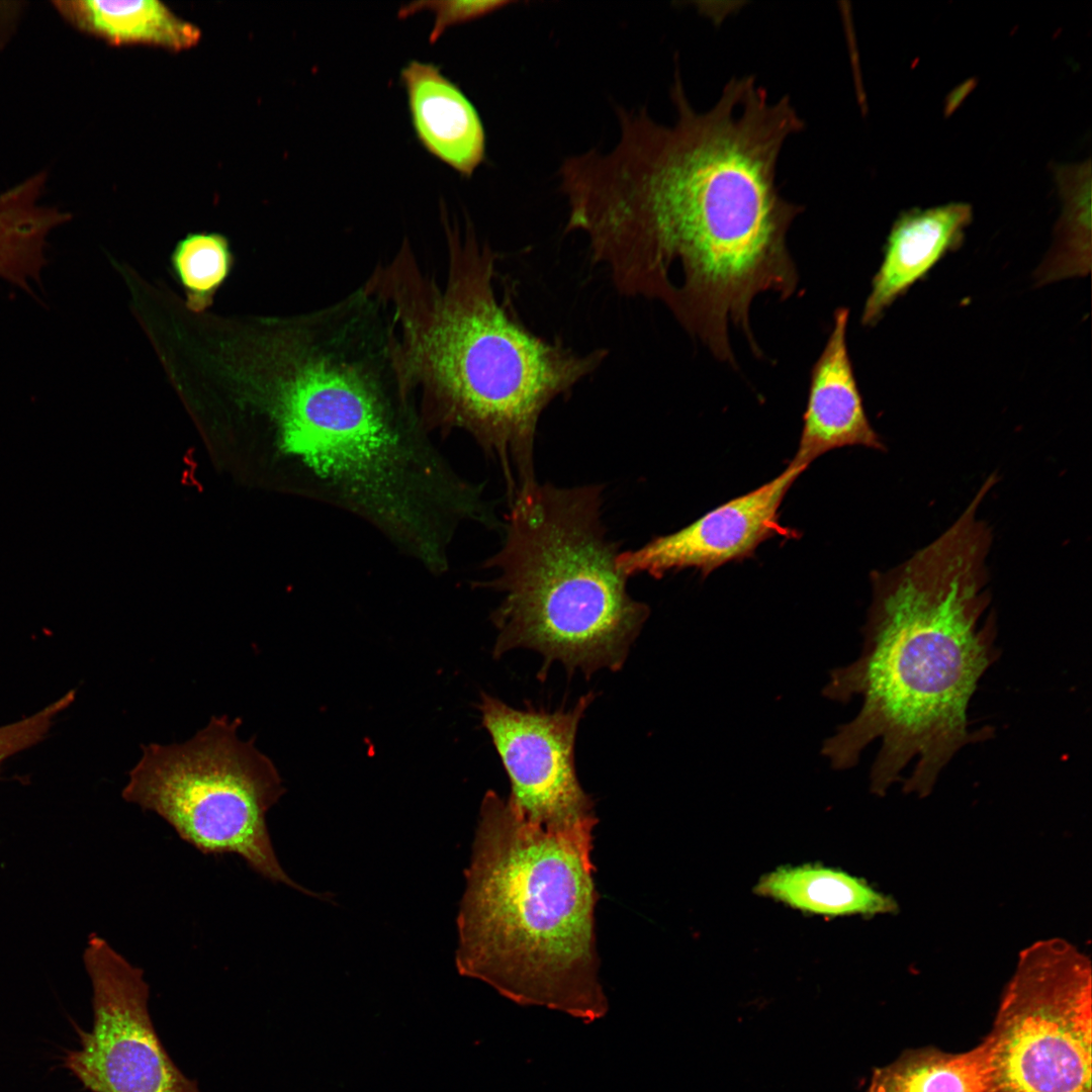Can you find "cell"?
I'll use <instances>...</instances> for the list:
<instances>
[{"instance_id": "16", "label": "cell", "mask_w": 1092, "mask_h": 1092, "mask_svg": "<svg viewBox=\"0 0 1092 1092\" xmlns=\"http://www.w3.org/2000/svg\"><path fill=\"white\" fill-rule=\"evenodd\" d=\"M755 892L795 909L825 916H873L898 910L893 898L864 881L821 866L780 868L763 876Z\"/></svg>"}, {"instance_id": "18", "label": "cell", "mask_w": 1092, "mask_h": 1092, "mask_svg": "<svg viewBox=\"0 0 1092 1092\" xmlns=\"http://www.w3.org/2000/svg\"><path fill=\"white\" fill-rule=\"evenodd\" d=\"M1054 172L1064 210L1058 248L1042 275L1045 280L1083 275L1090 268L1091 162L1057 165Z\"/></svg>"}, {"instance_id": "20", "label": "cell", "mask_w": 1092, "mask_h": 1092, "mask_svg": "<svg viewBox=\"0 0 1092 1092\" xmlns=\"http://www.w3.org/2000/svg\"><path fill=\"white\" fill-rule=\"evenodd\" d=\"M510 3L496 0L415 1L401 5L397 16L404 19L421 11H431L434 22L429 41L434 43L448 28L483 17Z\"/></svg>"}, {"instance_id": "8", "label": "cell", "mask_w": 1092, "mask_h": 1092, "mask_svg": "<svg viewBox=\"0 0 1092 1092\" xmlns=\"http://www.w3.org/2000/svg\"><path fill=\"white\" fill-rule=\"evenodd\" d=\"M1091 962L1063 938L1019 953L978 1044L986 1092H1091Z\"/></svg>"}, {"instance_id": "22", "label": "cell", "mask_w": 1092, "mask_h": 1092, "mask_svg": "<svg viewBox=\"0 0 1092 1092\" xmlns=\"http://www.w3.org/2000/svg\"><path fill=\"white\" fill-rule=\"evenodd\" d=\"M24 9L22 1H0V51L14 36Z\"/></svg>"}, {"instance_id": "6", "label": "cell", "mask_w": 1092, "mask_h": 1092, "mask_svg": "<svg viewBox=\"0 0 1092 1092\" xmlns=\"http://www.w3.org/2000/svg\"><path fill=\"white\" fill-rule=\"evenodd\" d=\"M602 488L535 482L520 491L509 503L502 546L483 565L495 575L481 584L504 595L491 615L493 656L539 652L541 680L554 661L585 678L620 670L649 616L618 567V545L602 521Z\"/></svg>"}, {"instance_id": "3", "label": "cell", "mask_w": 1092, "mask_h": 1092, "mask_svg": "<svg viewBox=\"0 0 1092 1092\" xmlns=\"http://www.w3.org/2000/svg\"><path fill=\"white\" fill-rule=\"evenodd\" d=\"M985 493L935 540L891 570L873 575V600L856 660L831 671L823 695L861 698L857 715L822 746L835 769L854 766L874 740V794L883 796L914 761L906 794H931L939 775L966 745L990 736L970 728L968 708L995 662L996 623L987 556L992 533L978 518Z\"/></svg>"}, {"instance_id": "17", "label": "cell", "mask_w": 1092, "mask_h": 1092, "mask_svg": "<svg viewBox=\"0 0 1092 1092\" xmlns=\"http://www.w3.org/2000/svg\"><path fill=\"white\" fill-rule=\"evenodd\" d=\"M868 1092H986L979 1048L959 1054L930 1046L906 1051L874 1072Z\"/></svg>"}, {"instance_id": "19", "label": "cell", "mask_w": 1092, "mask_h": 1092, "mask_svg": "<svg viewBox=\"0 0 1092 1092\" xmlns=\"http://www.w3.org/2000/svg\"><path fill=\"white\" fill-rule=\"evenodd\" d=\"M172 263L182 284L187 306L201 311L229 275L232 254L228 241L217 234H191L180 241Z\"/></svg>"}, {"instance_id": "21", "label": "cell", "mask_w": 1092, "mask_h": 1092, "mask_svg": "<svg viewBox=\"0 0 1092 1092\" xmlns=\"http://www.w3.org/2000/svg\"><path fill=\"white\" fill-rule=\"evenodd\" d=\"M75 699L71 690L35 714L0 727V766L11 755L35 745L48 734L55 717Z\"/></svg>"}, {"instance_id": "7", "label": "cell", "mask_w": 1092, "mask_h": 1092, "mask_svg": "<svg viewBox=\"0 0 1092 1092\" xmlns=\"http://www.w3.org/2000/svg\"><path fill=\"white\" fill-rule=\"evenodd\" d=\"M241 720L212 716L183 743H150L128 774L122 798L163 818L204 854L234 853L256 874L326 899L281 867L266 821L285 789L254 739L238 736Z\"/></svg>"}, {"instance_id": "10", "label": "cell", "mask_w": 1092, "mask_h": 1092, "mask_svg": "<svg viewBox=\"0 0 1092 1092\" xmlns=\"http://www.w3.org/2000/svg\"><path fill=\"white\" fill-rule=\"evenodd\" d=\"M595 695L567 711L517 710L482 693L481 722L511 784L509 802L532 822L551 828L597 825L594 801L577 779L578 724Z\"/></svg>"}, {"instance_id": "14", "label": "cell", "mask_w": 1092, "mask_h": 1092, "mask_svg": "<svg viewBox=\"0 0 1092 1092\" xmlns=\"http://www.w3.org/2000/svg\"><path fill=\"white\" fill-rule=\"evenodd\" d=\"M967 203H948L903 212L894 222L882 264L872 281L861 324L875 325L884 311L963 242L972 220Z\"/></svg>"}, {"instance_id": "12", "label": "cell", "mask_w": 1092, "mask_h": 1092, "mask_svg": "<svg viewBox=\"0 0 1092 1092\" xmlns=\"http://www.w3.org/2000/svg\"><path fill=\"white\" fill-rule=\"evenodd\" d=\"M849 310L838 307L826 345L814 363L803 428L792 461L806 467L838 448L884 444L867 417L846 345Z\"/></svg>"}, {"instance_id": "15", "label": "cell", "mask_w": 1092, "mask_h": 1092, "mask_svg": "<svg viewBox=\"0 0 1092 1092\" xmlns=\"http://www.w3.org/2000/svg\"><path fill=\"white\" fill-rule=\"evenodd\" d=\"M53 8L80 31L111 43H151L181 50L194 46L198 28L156 0H56Z\"/></svg>"}, {"instance_id": "13", "label": "cell", "mask_w": 1092, "mask_h": 1092, "mask_svg": "<svg viewBox=\"0 0 1092 1092\" xmlns=\"http://www.w3.org/2000/svg\"><path fill=\"white\" fill-rule=\"evenodd\" d=\"M411 121L423 148L470 178L485 160L481 118L463 91L441 69L417 60L400 71Z\"/></svg>"}, {"instance_id": "5", "label": "cell", "mask_w": 1092, "mask_h": 1092, "mask_svg": "<svg viewBox=\"0 0 1092 1092\" xmlns=\"http://www.w3.org/2000/svg\"><path fill=\"white\" fill-rule=\"evenodd\" d=\"M596 825L545 827L489 790L457 916L456 967L517 1004L603 1017L595 934Z\"/></svg>"}, {"instance_id": "23", "label": "cell", "mask_w": 1092, "mask_h": 1092, "mask_svg": "<svg viewBox=\"0 0 1092 1092\" xmlns=\"http://www.w3.org/2000/svg\"><path fill=\"white\" fill-rule=\"evenodd\" d=\"M11 232L4 212L0 208V276L8 267L11 257Z\"/></svg>"}, {"instance_id": "4", "label": "cell", "mask_w": 1092, "mask_h": 1092, "mask_svg": "<svg viewBox=\"0 0 1092 1092\" xmlns=\"http://www.w3.org/2000/svg\"><path fill=\"white\" fill-rule=\"evenodd\" d=\"M444 281L426 272L404 239L363 286L389 309L404 372L429 432L469 435L499 466L511 500L536 482L540 417L596 371L607 351L581 354L530 331L496 291L497 253L468 219L442 210Z\"/></svg>"}, {"instance_id": "11", "label": "cell", "mask_w": 1092, "mask_h": 1092, "mask_svg": "<svg viewBox=\"0 0 1092 1092\" xmlns=\"http://www.w3.org/2000/svg\"><path fill=\"white\" fill-rule=\"evenodd\" d=\"M806 468L791 461L771 480L724 503L680 530L654 537L636 550L620 552L618 567L627 577L648 574L660 578L686 568L707 575L727 562L751 557L762 542L774 536H794V532L779 523V511L787 492Z\"/></svg>"}, {"instance_id": "9", "label": "cell", "mask_w": 1092, "mask_h": 1092, "mask_svg": "<svg viewBox=\"0 0 1092 1092\" xmlns=\"http://www.w3.org/2000/svg\"><path fill=\"white\" fill-rule=\"evenodd\" d=\"M83 962L92 985L93 1025L65 1067L90 1092H200L160 1039L144 971L91 934Z\"/></svg>"}, {"instance_id": "2", "label": "cell", "mask_w": 1092, "mask_h": 1092, "mask_svg": "<svg viewBox=\"0 0 1092 1092\" xmlns=\"http://www.w3.org/2000/svg\"><path fill=\"white\" fill-rule=\"evenodd\" d=\"M266 363L261 399L276 449L314 499L359 519L437 576L451 568L463 526L499 527L484 486L463 477L433 441L384 325L324 308Z\"/></svg>"}, {"instance_id": "1", "label": "cell", "mask_w": 1092, "mask_h": 1092, "mask_svg": "<svg viewBox=\"0 0 1092 1092\" xmlns=\"http://www.w3.org/2000/svg\"><path fill=\"white\" fill-rule=\"evenodd\" d=\"M676 120L617 108L613 149L567 158L559 169L566 230L619 292L662 303L721 361L735 365L729 326L750 329L753 298L786 300L799 277L787 234L802 206L776 184L785 142L804 128L789 97L769 101L752 76L733 78L712 108L691 105L678 73Z\"/></svg>"}]
</instances>
